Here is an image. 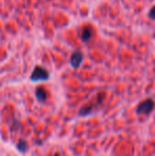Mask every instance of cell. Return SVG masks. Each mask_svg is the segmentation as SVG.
<instances>
[{"label": "cell", "mask_w": 155, "mask_h": 156, "mask_svg": "<svg viewBox=\"0 0 155 156\" xmlns=\"http://www.w3.org/2000/svg\"><path fill=\"white\" fill-rule=\"evenodd\" d=\"M104 94H105L100 93L97 96V98H96L95 100L91 101L89 104L84 105V106H83L82 108L80 109V115L81 116H86V115H88V114H90L91 112L95 109V107L99 106V105L102 103V101H103V98H104Z\"/></svg>", "instance_id": "cell-1"}, {"label": "cell", "mask_w": 155, "mask_h": 156, "mask_svg": "<svg viewBox=\"0 0 155 156\" xmlns=\"http://www.w3.org/2000/svg\"><path fill=\"white\" fill-rule=\"evenodd\" d=\"M31 79L32 81H46L49 79V72L45 69V68L41 67V66H36L34 68L33 72L31 74Z\"/></svg>", "instance_id": "cell-2"}, {"label": "cell", "mask_w": 155, "mask_h": 156, "mask_svg": "<svg viewBox=\"0 0 155 156\" xmlns=\"http://www.w3.org/2000/svg\"><path fill=\"white\" fill-rule=\"evenodd\" d=\"M155 106V102L152 99H147V100L143 101L141 103H139V105L137 106L136 112L138 114H150L153 111Z\"/></svg>", "instance_id": "cell-3"}, {"label": "cell", "mask_w": 155, "mask_h": 156, "mask_svg": "<svg viewBox=\"0 0 155 156\" xmlns=\"http://www.w3.org/2000/svg\"><path fill=\"white\" fill-rule=\"evenodd\" d=\"M83 62V53L80 51H76L72 53L70 58V65L73 68H78L80 67V65Z\"/></svg>", "instance_id": "cell-4"}, {"label": "cell", "mask_w": 155, "mask_h": 156, "mask_svg": "<svg viewBox=\"0 0 155 156\" xmlns=\"http://www.w3.org/2000/svg\"><path fill=\"white\" fill-rule=\"evenodd\" d=\"M91 35H93V28L91 27H85L82 31V34H81V37H82V41L87 43L89 39L91 38Z\"/></svg>", "instance_id": "cell-5"}, {"label": "cell", "mask_w": 155, "mask_h": 156, "mask_svg": "<svg viewBox=\"0 0 155 156\" xmlns=\"http://www.w3.org/2000/svg\"><path fill=\"white\" fill-rule=\"evenodd\" d=\"M35 94H36L37 100L41 101V102H44V101H46V99H47V90H46L44 87H37V89H36V91H35Z\"/></svg>", "instance_id": "cell-6"}, {"label": "cell", "mask_w": 155, "mask_h": 156, "mask_svg": "<svg viewBox=\"0 0 155 156\" xmlns=\"http://www.w3.org/2000/svg\"><path fill=\"white\" fill-rule=\"evenodd\" d=\"M17 149H18L20 152H25V151L27 150V142L23 139L19 140L18 144H17Z\"/></svg>", "instance_id": "cell-7"}, {"label": "cell", "mask_w": 155, "mask_h": 156, "mask_svg": "<svg viewBox=\"0 0 155 156\" xmlns=\"http://www.w3.org/2000/svg\"><path fill=\"white\" fill-rule=\"evenodd\" d=\"M149 17H150V18H152V19H155V5H154V6H152L151 10H150V12H149Z\"/></svg>", "instance_id": "cell-8"}, {"label": "cell", "mask_w": 155, "mask_h": 156, "mask_svg": "<svg viewBox=\"0 0 155 156\" xmlns=\"http://www.w3.org/2000/svg\"><path fill=\"white\" fill-rule=\"evenodd\" d=\"M54 156H60V154H55V155H54Z\"/></svg>", "instance_id": "cell-9"}]
</instances>
